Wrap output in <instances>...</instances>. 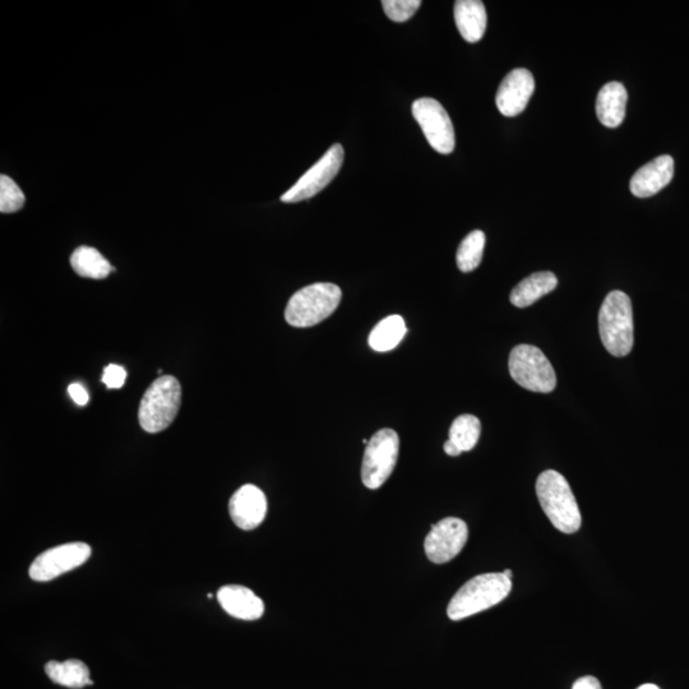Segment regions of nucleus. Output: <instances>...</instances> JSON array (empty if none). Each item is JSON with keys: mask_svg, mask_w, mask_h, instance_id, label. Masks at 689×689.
Returning a JSON list of instances; mask_svg holds the SVG:
<instances>
[{"mask_svg": "<svg viewBox=\"0 0 689 689\" xmlns=\"http://www.w3.org/2000/svg\"><path fill=\"white\" fill-rule=\"evenodd\" d=\"M536 496L545 515L557 530L575 534L582 525L580 508L570 484L554 470L544 471L536 480Z\"/></svg>", "mask_w": 689, "mask_h": 689, "instance_id": "1", "label": "nucleus"}, {"mask_svg": "<svg viewBox=\"0 0 689 689\" xmlns=\"http://www.w3.org/2000/svg\"><path fill=\"white\" fill-rule=\"evenodd\" d=\"M511 578L503 573H484L467 581L448 604L447 614L452 621H461L471 615L496 607L510 595Z\"/></svg>", "mask_w": 689, "mask_h": 689, "instance_id": "2", "label": "nucleus"}, {"mask_svg": "<svg viewBox=\"0 0 689 689\" xmlns=\"http://www.w3.org/2000/svg\"><path fill=\"white\" fill-rule=\"evenodd\" d=\"M599 332L605 349L622 358L633 348V313L630 297L614 290L607 295L599 312Z\"/></svg>", "mask_w": 689, "mask_h": 689, "instance_id": "3", "label": "nucleus"}, {"mask_svg": "<svg viewBox=\"0 0 689 689\" xmlns=\"http://www.w3.org/2000/svg\"><path fill=\"white\" fill-rule=\"evenodd\" d=\"M342 293L339 286L318 282L300 289L290 298L285 319L290 326L307 328L318 325L339 307Z\"/></svg>", "mask_w": 689, "mask_h": 689, "instance_id": "4", "label": "nucleus"}, {"mask_svg": "<svg viewBox=\"0 0 689 689\" xmlns=\"http://www.w3.org/2000/svg\"><path fill=\"white\" fill-rule=\"evenodd\" d=\"M182 386L173 376L156 379L143 395L138 420L147 433H160L169 428L179 413Z\"/></svg>", "mask_w": 689, "mask_h": 689, "instance_id": "5", "label": "nucleus"}, {"mask_svg": "<svg viewBox=\"0 0 689 689\" xmlns=\"http://www.w3.org/2000/svg\"><path fill=\"white\" fill-rule=\"evenodd\" d=\"M513 381L526 390L549 393L557 386L556 371L543 351L531 345H519L508 360Z\"/></svg>", "mask_w": 689, "mask_h": 689, "instance_id": "6", "label": "nucleus"}, {"mask_svg": "<svg viewBox=\"0 0 689 689\" xmlns=\"http://www.w3.org/2000/svg\"><path fill=\"white\" fill-rule=\"evenodd\" d=\"M400 438L393 429L378 430L369 439L362 465V482L368 489L381 488L399 459Z\"/></svg>", "mask_w": 689, "mask_h": 689, "instance_id": "7", "label": "nucleus"}, {"mask_svg": "<svg viewBox=\"0 0 689 689\" xmlns=\"http://www.w3.org/2000/svg\"><path fill=\"white\" fill-rule=\"evenodd\" d=\"M413 115L433 150L443 155L455 150V129L441 103L430 97H422L413 104Z\"/></svg>", "mask_w": 689, "mask_h": 689, "instance_id": "8", "label": "nucleus"}, {"mask_svg": "<svg viewBox=\"0 0 689 689\" xmlns=\"http://www.w3.org/2000/svg\"><path fill=\"white\" fill-rule=\"evenodd\" d=\"M345 151L341 145H334L319 159L316 165L281 197L285 203H297L309 200L323 191L339 174L344 163Z\"/></svg>", "mask_w": 689, "mask_h": 689, "instance_id": "9", "label": "nucleus"}, {"mask_svg": "<svg viewBox=\"0 0 689 689\" xmlns=\"http://www.w3.org/2000/svg\"><path fill=\"white\" fill-rule=\"evenodd\" d=\"M91 557V547L86 543H69L45 550L30 567V577L34 581L48 582L63 573L82 566Z\"/></svg>", "mask_w": 689, "mask_h": 689, "instance_id": "10", "label": "nucleus"}, {"mask_svg": "<svg viewBox=\"0 0 689 689\" xmlns=\"http://www.w3.org/2000/svg\"><path fill=\"white\" fill-rule=\"evenodd\" d=\"M469 539V527L456 517H447L432 525L424 541L425 554L430 562L445 564L451 562L464 549Z\"/></svg>", "mask_w": 689, "mask_h": 689, "instance_id": "11", "label": "nucleus"}, {"mask_svg": "<svg viewBox=\"0 0 689 689\" xmlns=\"http://www.w3.org/2000/svg\"><path fill=\"white\" fill-rule=\"evenodd\" d=\"M535 81L527 69H513L499 86L496 104L504 117L512 118L521 114L533 96Z\"/></svg>", "mask_w": 689, "mask_h": 689, "instance_id": "12", "label": "nucleus"}, {"mask_svg": "<svg viewBox=\"0 0 689 689\" xmlns=\"http://www.w3.org/2000/svg\"><path fill=\"white\" fill-rule=\"evenodd\" d=\"M231 520L239 529L249 531L260 526L267 513V498L256 485L247 484L233 494L229 502Z\"/></svg>", "mask_w": 689, "mask_h": 689, "instance_id": "13", "label": "nucleus"}, {"mask_svg": "<svg viewBox=\"0 0 689 689\" xmlns=\"http://www.w3.org/2000/svg\"><path fill=\"white\" fill-rule=\"evenodd\" d=\"M674 177L672 156L656 157L636 171L631 179V192L638 198H649L668 186Z\"/></svg>", "mask_w": 689, "mask_h": 689, "instance_id": "14", "label": "nucleus"}, {"mask_svg": "<svg viewBox=\"0 0 689 689\" xmlns=\"http://www.w3.org/2000/svg\"><path fill=\"white\" fill-rule=\"evenodd\" d=\"M217 600L231 617L242 621H257L265 613V604L248 587L229 585L217 591Z\"/></svg>", "mask_w": 689, "mask_h": 689, "instance_id": "15", "label": "nucleus"}, {"mask_svg": "<svg viewBox=\"0 0 689 689\" xmlns=\"http://www.w3.org/2000/svg\"><path fill=\"white\" fill-rule=\"evenodd\" d=\"M628 95L622 83L609 82L601 87L596 99V115L599 122L608 128H617L626 117Z\"/></svg>", "mask_w": 689, "mask_h": 689, "instance_id": "16", "label": "nucleus"}, {"mask_svg": "<svg viewBox=\"0 0 689 689\" xmlns=\"http://www.w3.org/2000/svg\"><path fill=\"white\" fill-rule=\"evenodd\" d=\"M457 29L467 43H478L487 30V11L480 0H459L455 3Z\"/></svg>", "mask_w": 689, "mask_h": 689, "instance_id": "17", "label": "nucleus"}, {"mask_svg": "<svg viewBox=\"0 0 689 689\" xmlns=\"http://www.w3.org/2000/svg\"><path fill=\"white\" fill-rule=\"evenodd\" d=\"M558 286L557 276L544 271L526 277L511 293V303L517 308H527L538 302L544 295L552 293Z\"/></svg>", "mask_w": 689, "mask_h": 689, "instance_id": "18", "label": "nucleus"}, {"mask_svg": "<svg viewBox=\"0 0 689 689\" xmlns=\"http://www.w3.org/2000/svg\"><path fill=\"white\" fill-rule=\"evenodd\" d=\"M45 672L50 681L67 688L81 689L94 684L90 679V669L81 660L72 659L63 663L49 661L45 665Z\"/></svg>", "mask_w": 689, "mask_h": 689, "instance_id": "19", "label": "nucleus"}, {"mask_svg": "<svg viewBox=\"0 0 689 689\" xmlns=\"http://www.w3.org/2000/svg\"><path fill=\"white\" fill-rule=\"evenodd\" d=\"M71 266L78 276L92 280L106 279L113 271L103 254L91 247L77 248L72 254Z\"/></svg>", "mask_w": 689, "mask_h": 689, "instance_id": "20", "label": "nucleus"}, {"mask_svg": "<svg viewBox=\"0 0 689 689\" xmlns=\"http://www.w3.org/2000/svg\"><path fill=\"white\" fill-rule=\"evenodd\" d=\"M408 328L401 316H390L382 319L369 335V346L378 353H386L399 346Z\"/></svg>", "mask_w": 689, "mask_h": 689, "instance_id": "21", "label": "nucleus"}, {"mask_svg": "<svg viewBox=\"0 0 689 689\" xmlns=\"http://www.w3.org/2000/svg\"><path fill=\"white\" fill-rule=\"evenodd\" d=\"M482 424L474 415L465 414L459 416L452 423L450 429V441L455 443L461 452L473 450L478 445Z\"/></svg>", "mask_w": 689, "mask_h": 689, "instance_id": "22", "label": "nucleus"}, {"mask_svg": "<svg viewBox=\"0 0 689 689\" xmlns=\"http://www.w3.org/2000/svg\"><path fill=\"white\" fill-rule=\"evenodd\" d=\"M485 234L482 230H474L462 240L457 249V267L462 272H471L479 267L483 260Z\"/></svg>", "mask_w": 689, "mask_h": 689, "instance_id": "23", "label": "nucleus"}, {"mask_svg": "<svg viewBox=\"0 0 689 689\" xmlns=\"http://www.w3.org/2000/svg\"><path fill=\"white\" fill-rule=\"evenodd\" d=\"M25 194L20 187L6 175L0 177V211L2 214H13L25 205Z\"/></svg>", "mask_w": 689, "mask_h": 689, "instance_id": "24", "label": "nucleus"}, {"mask_svg": "<svg viewBox=\"0 0 689 689\" xmlns=\"http://www.w3.org/2000/svg\"><path fill=\"white\" fill-rule=\"evenodd\" d=\"M422 6L420 0H383L382 7L388 18L393 22L410 20Z\"/></svg>", "mask_w": 689, "mask_h": 689, "instance_id": "25", "label": "nucleus"}, {"mask_svg": "<svg viewBox=\"0 0 689 689\" xmlns=\"http://www.w3.org/2000/svg\"><path fill=\"white\" fill-rule=\"evenodd\" d=\"M126 379V369L117 364H110L108 367L104 368L103 378H101V381H103L104 385L110 388V390H118V388H122L124 386Z\"/></svg>", "mask_w": 689, "mask_h": 689, "instance_id": "26", "label": "nucleus"}, {"mask_svg": "<svg viewBox=\"0 0 689 689\" xmlns=\"http://www.w3.org/2000/svg\"><path fill=\"white\" fill-rule=\"evenodd\" d=\"M69 396L72 400L76 402L77 405L85 406L89 404L90 395L86 388L81 385V383H72L68 387Z\"/></svg>", "mask_w": 689, "mask_h": 689, "instance_id": "27", "label": "nucleus"}, {"mask_svg": "<svg viewBox=\"0 0 689 689\" xmlns=\"http://www.w3.org/2000/svg\"><path fill=\"white\" fill-rule=\"evenodd\" d=\"M572 689H603L598 679L594 677H584L578 679V681L573 684Z\"/></svg>", "mask_w": 689, "mask_h": 689, "instance_id": "28", "label": "nucleus"}, {"mask_svg": "<svg viewBox=\"0 0 689 689\" xmlns=\"http://www.w3.org/2000/svg\"><path fill=\"white\" fill-rule=\"evenodd\" d=\"M445 452L447 453L448 456L456 457L461 455V451L459 450V447L455 445V443L451 442L450 439L445 443Z\"/></svg>", "mask_w": 689, "mask_h": 689, "instance_id": "29", "label": "nucleus"}, {"mask_svg": "<svg viewBox=\"0 0 689 689\" xmlns=\"http://www.w3.org/2000/svg\"><path fill=\"white\" fill-rule=\"evenodd\" d=\"M637 689H660L655 684H644V686L638 687Z\"/></svg>", "mask_w": 689, "mask_h": 689, "instance_id": "30", "label": "nucleus"}, {"mask_svg": "<svg viewBox=\"0 0 689 689\" xmlns=\"http://www.w3.org/2000/svg\"><path fill=\"white\" fill-rule=\"evenodd\" d=\"M504 576L511 578L512 580V571L511 570H506L502 572Z\"/></svg>", "mask_w": 689, "mask_h": 689, "instance_id": "31", "label": "nucleus"}]
</instances>
